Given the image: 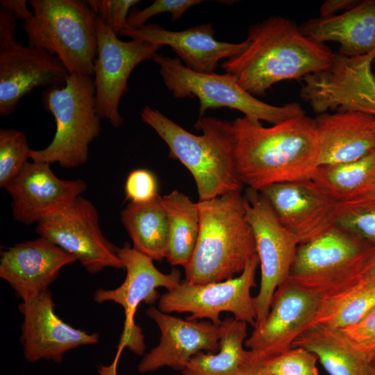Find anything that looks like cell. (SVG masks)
I'll return each mask as SVG.
<instances>
[{
	"label": "cell",
	"mask_w": 375,
	"mask_h": 375,
	"mask_svg": "<svg viewBox=\"0 0 375 375\" xmlns=\"http://www.w3.org/2000/svg\"><path fill=\"white\" fill-rule=\"evenodd\" d=\"M228 152L247 188L311 179L320 145L315 119L306 115L264 127L246 117L233 121L199 118Z\"/></svg>",
	"instance_id": "cell-1"
},
{
	"label": "cell",
	"mask_w": 375,
	"mask_h": 375,
	"mask_svg": "<svg viewBox=\"0 0 375 375\" xmlns=\"http://www.w3.org/2000/svg\"><path fill=\"white\" fill-rule=\"evenodd\" d=\"M246 40L245 49L221 66L252 95L264 94L276 83L320 71L334 55L325 44L304 35L294 21L281 16L251 24Z\"/></svg>",
	"instance_id": "cell-2"
},
{
	"label": "cell",
	"mask_w": 375,
	"mask_h": 375,
	"mask_svg": "<svg viewBox=\"0 0 375 375\" xmlns=\"http://www.w3.org/2000/svg\"><path fill=\"white\" fill-rule=\"evenodd\" d=\"M200 229L197 245L184 267V281L205 284L240 274L256 254L242 192L197 202Z\"/></svg>",
	"instance_id": "cell-3"
},
{
	"label": "cell",
	"mask_w": 375,
	"mask_h": 375,
	"mask_svg": "<svg viewBox=\"0 0 375 375\" xmlns=\"http://www.w3.org/2000/svg\"><path fill=\"white\" fill-rule=\"evenodd\" d=\"M22 26L28 46L56 56L69 74L94 76L97 15L83 0H30Z\"/></svg>",
	"instance_id": "cell-4"
},
{
	"label": "cell",
	"mask_w": 375,
	"mask_h": 375,
	"mask_svg": "<svg viewBox=\"0 0 375 375\" xmlns=\"http://www.w3.org/2000/svg\"><path fill=\"white\" fill-rule=\"evenodd\" d=\"M42 103L54 118L56 133L47 147L32 149L30 158L49 164L58 162L65 168L85 164L89 147L101 132L94 78L69 74L65 85L50 86L44 91Z\"/></svg>",
	"instance_id": "cell-5"
},
{
	"label": "cell",
	"mask_w": 375,
	"mask_h": 375,
	"mask_svg": "<svg viewBox=\"0 0 375 375\" xmlns=\"http://www.w3.org/2000/svg\"><path fill=\"white\" fill-rule=\"evenodd\" d=\"M152 60L159 67L166 88L175 98L199 99V118L204 117L208 109L224 107L238 110L252 120H262L272 125L305 115L297 102L276 106L259 100L244 90L230 74L197 72L187 67L178 58L158 53Z\"/></svg>",
	"instance_id": "cell-6"
},
{
	"label": "cell",
	"mask_w": 375,
	"mask_h": 375,
	"mask_svg": "<svg viewBox=\"0 0 375 375\" xmlns=\"http://www.w3.org/2000/svg\"><path fill=\"white\" fill-rule=\"evenodd\" d=\"M142 121L150 126L169 149V157L178 160L191 173L199 201L240 191V181L228 152L211 131L197 120L194 135L156 108L149 106L141 112Z\"/></svg>",
	"instance_id": "cell-7"
},
{
	"label": "cell",
	"mask_w": 375,
	"mask_h": 375,
	"mask_svg": "<svg viewBox=\"0 0 375 375\" xmlns=\"http://www.w3.org/2000/svg\"><path fill=\"white\" fill-rule=\"evenodd\" d=\"M117 252L126 271V278L115 289L97 290L94 300L99 303L112 301L119 304L124 309L125 320L115 357L108 366L99 367V375H117L119 360L125 347L138 356L144 354V335L134 319L138 306L142 303L151 305L159 299L157 288L162 287L169 291L181 282L178 269H173L169 274L161 272L155 267L152 259L131 247L128 242L117 247Z\"/></svg>",
	"instance_id": "cell-8"
},
{
	"label": "cell",
	"mask_w": 375,
	"mask_h": 375,
	"mask_svg": "<svg viewBox=\"0 0 375 375\" xmlns=\"http://www.w3.org/2000/svg\"><path fill=\"white\" fill-rule=\"evenodd\" d=\"M369 244L333 226L299 244L289 278L326 297L358 281Z\"/></svg>",
	"instance_id": "cell-9"
},
{
	"label": "cell",
	"mask_w": 375,
	"mask_h": 375,
	"mask_svg": "<svg viewBox=\"0 0 375 375\" xmlns=\"http://www.w3.org/2000/svg\"><path fill=\"white\" fill-rule=\"evenodd\" d=\"M259 265L257 253L247 262L238 276L223 281L205 284L190 283L182 280L180 284L162 294L158 308L170 314L190 313L186 319H207L220 325V315L232 313L235 319L255 326L256 312L251 290L256 287V274Z\"/></svg>",
	"instance_id": "cell-10"
},
{
	"label": "cell",
	"mask_w": 375,
	"mask_h": 375,
	"mask_svg": "<svg viewBox=\"0 0 375 375\" xmlns=\"http://www.w3.org/2000/svg\"><path fill=\"white\" fill-rule=\"evenodd\" d=\"M375 51L356 57L334 53L328 66L304 78L300 97L318 115L328 110L375 116Z\"/></svg>",
	"instance_id": "cell-11"
},
{
	"label": "cell",
	"mask_w": 375,
	"mask_h": 375,
	"mask_svg": "<svg viewBox=\"0 0 375 375\" xmlns=\"http://www.w3.org/2000/svg\"><path fill=\"white\" fill-rule=\"evenodd\" d=\"M16 18L0 7V115L12 114L19 101L40 86H61L69 75L62 62L43 49L16 40Z\"/></svg>",
	"instance_id": "cell-12"
},
{
	"label": "cell",
	"mask_w": 375,
	"mask_h": 375,
	"mask_svg": "<svg viewBox=\"0 0 375 375\" xmlns=\"http://www.w3.org/2000/svg\"><path fill=\"white\" fill-rule=\"evenodd\" d=\"M243 197L261 271L259 291L253 297L258 324L268 314L277 288L288 278L299 244L260 191L247 188Z\"/></svg>",
	"instance_id": "cell-13"
},
{
	"label": "cell",
	"mask_w": 375,
	"mask_h": 375,
	"mask_svg": "<svg viewBox=\"0 0 375 375\" xmlns=\"http://www.w3.org/2000/svg\"><path fill=\"white\" fill-rule=\"evenodd\" d=\"M36 233L78 260L90 274L106 267L124 269L117 247L103 235L94 204L78 197L62 210L37 223Z\"/></svg>",
	"instance_id": "cell-14"
},
{
	"label": "cell",
	"mask_w": 375,
	"mask_h": 375,
	"mask_svg": "<svg viewBox=\"0 0 375 375\" xmlns=\"http://www.w3.org/2000/svg\"><path fill=\"white\" fill-rule=\"evenodd\" d=\"M323 298L289 277L277 288L268 314L244 342L259 365L292 347L313 322Z\"/></svg>",
	"instance_id": "cell-15"
},
{
	"label": "cell",
	"mask_w": 375,
	"mask_h": 375,
	"mask_svg": "<svg viewBox=\"0 0 375 375\" xmlns=\"http://www.w3.org/2000/svg\"><path fill=\"white\" fill-rule=\"evenodd\" d=\"M97 55L94 81L97 111L101 119L118 128L124 122L119 111L128 90V79L136 66L152 59L162 46L139 39L123 41L97 17Z\"/></svg>",
	"instance_id": "cell-16"
},
{
	"label": "cell",
	"mask_w": 375,
	"mask_h": 375,
	"mask_svg": "<svg viewBox=\"0 0 375 375\" xmlns=\"http://www.w3.org/2000/svg\"><path fill=\"white\" fill-rule=\"evenodd\" d=\"M54 308L48 289L19 305L24 318L20 342L24 357L29 362L44 359L59 363L68 351L99 342L97 333L67 324L56 314Z\"/></svg>",
	"instance_id": "cell-17"
},
{
	"label": "cell",
	"mask_w": 375,
	"mask_h": 375,
	"mask_svg": "<svg viewBox=\"0 0 375 375\" xmlns=\"http://www.w3.org/2000/svg\"><path fill=\"white\" fill-rule=\"evenodd\" d=\"M146 313L160 331L158 344L144 355L138 366L141 374L162 367L176 371L185 369L198 352L217 353L224 332L223 321L217 325L208 320L183 319L150 306Z\"/></svg>",
	"instance_id": "cell-18"
},
{
	"label": "cell",
	"mask_w": 375,
	"mask_h": 375,
	"mask_svg": "<svg viewBox=\"0 0 375 375\" xmlns=\"http://www.w3.org/2000/svg\"><path fill=\"white\" fill-rule=\"evenodd\" d=\"M260 192L299 244L317 238L334 226L339 201L311 179L272 184Z\"/></svg>",
	"instance_id": "cell-19"
},
{
	"label": "cell",
	"mask_w": 375,
	"mask_h": 375,
	"mask_svg": "<svg viewBox=\"0 0 375 375\" xmlns=\"http://www.w3.org/2000/svg\"><path fill=\"white\" fill-rule=\"evenodd\" d=\"M86 188L84 181L60 179L49 163L32 160L6 190L12 198L13 219L28 225L62 210Z\"/></svg>",
	"instance_id": "cell-20"
},
{
	"label": "cell",
	"mask_w": 375,
	"mask_h": 375,
	"mask_svg": "<svg viewBox=\"0 0 375 375\" xmlns=\"http://www.w3.org/2000/svg\"><path fill=\"white\" fill-rule=\"evenodd\" d=\"M75 261L60 247L40 237L1 251L0 277L26 301L47 290L61 269Z\"/></svg>",
	"instance_id": "cell-21"
},
{
	"label": "cell",
	"mask_w": 375,
	"mask_h": 375,
	"mask_svg": "<svg viewBox=\"0 0 375 375\" xmlns=\"http://www.w3.org/2000/svg\"><path fill=\"white\" fill-rule=\"evenodd\" d=\"M210 24L172 31L156 24H147L138 28L124 27L119 35L151 43L169 46L189 69L201 73L215 72L219 62L242 52L247 40L234 43L218 41Z\"/></svg>",
	"instance_id": "cell-22"
},
{
	"label": "cell",
	"mask_w": 375,
	"mask_h": 375,
	"mask_svg": "<svg viewBox=\"0 0 375 375\" xmlns=\"http://www.w3.org/2000/svg\"><path fill=\"white\" fill-rule=\"evenodd\" d=\"M315 121L320 145L319 165L356 160L375 150L374 115L326 112L318 115Z\"/></svg>",
	"instance_id": "cell-23"
},
{
	"label": "cell",
	"mask_w": 375,
	"mask_h": 375,
	"mask_svg": "<svg viewBox=\"0 0 375 375\" xmlns=\"http://www.w3.org/2000/svg\"><path fill=\"white\" fill-rule=\"evenodd\" d=\"M299 27L318 42H338L339 53L346 56L369 54L375 51V0L359 1L341 14L310 19Z\"/></svg>",
	"instance_id": "cell-24"
},
{
	"label": "cell",
	"mask_w": 375,
	"mask_h": 375,
	"mask_svg": "<svg viewBox=\"0 0 375 375\" xmlns=\"http://www.w3.org/2000/svg\"><path fill=\"white\" fill-rule=\"evenodd\" d=\"M312 353L330 375H371V360L337 328L315 324L293 342Z\"/></svg>",
	"instance_id": "cell-25"
},
{
	"label": "cell",
	"mask_w": 375,
	"mask_h": 375,
	"mask_svg": "<svg viewBox=\"0 0 375 375\" xmlns=\"http://www.w3.org/2000/svg\"><path fill=\"white\" fill-rule=\"evenodd\" d=\"M224 332L217 353L198 352L182 370V375H244L258 365L244 349L247 324L234 317L223 320Z\"/></svg>",
	"instance_id": "cell-26"
},
{
	"label": "cell",
	"mask_w": 375,
	"mask_h": 375,
	"mask_svg": "<svg viewBox=\"0 0 375 375\" xmlns=\"http://www.w3.org/2000/svg\"><path fill=\"white\" fill-rule=\"evenodd\" d=\"M121 220L135 250L153 260L166 258L169 224L161 196L145 203L130 202L122 211Z\"/></svg>",
	"instance_id": "cell-27"
},
{
	"label": "cell",
	"mask_w": 375,
	"mask_h": 375,
	"mask_svg": "<svg viewBox=\"0 0 375 375\" xmlns=\"http://www.w3.org/2000/svg\"><path fill=\"white\" fill-rule=\"evenodd\" d=\"M169 224V244L166 259L183 268L194 251L200 229L197 203L185 194L174 190L161 197Z\"/></svg>",
	"instance_id": "cell-28"
},
{
	"label": "cell",
	"mask_w": 375,
	"mask_h": 375,
	"mask_svg": "<svg viewBox=\"0 0 375 375\" xmlns=\"http://www.w3.org/2000/svg\"><path fill=\"white\" fill-rule=\"evenodd\" d=\"M375 175V150L356 160L317 167L311 180L339 202L361 197Z\"/></svg>",
	"instance_id": "cell-29"
},
{
	"label": "cell",
	"mask_w": 375,
	"mask_h": 375,
	"mask_svg": "<svg viewBox=\"0 0 375 375\" xmlns=\"http://www.w3.org/2000/svg\"><path fill=\"white\" fill-rule=\"evenodd\" d=\"M374 307L375 283L358 281L324 297L309 327L320 324L343 329L358 323Z\"/></svg>",
	"instance_id": "cell-30"
},
{
	"label": "cell",
	"mask_w": 375,
	"mask_h": 375,
	"mask_svg": "<svg viewBox=\"0 0 375 375\" xmlns=\"http://www.w3.org/2000/svg\"><path fill=\"white\" fill-rule=\"evenodd\" d=\"M334 226L369 245L375 244V197L339 202Z\"/></svg>",
	"instance_id": "cell-31"
},
{
	"label": "cell",
	"mask_w": 375,
	"mask_h": 375,
	"mask_svg": "<svg viewBox=\"0 0 375 375\" xmlns=\"http://www.w3.org/2000/svg\"><path fill=\"white\" fill-rule=\"evenodd\" d=\"M31 150L22 131L0 130L1 188H6L19 175L30 158Z\"/></svg>",
	"instance_id": "cell-32"
},
{
	"label": "cell",
	"mask_w": 375,
	"mask_h": 375,
	"mask_svg": "<svg viewBox=\"0 0 375 375\" xmlns=\"http://www.w3.org/2000/svg\"><path fill=\"white\" fill-rule=\"evenodd\" d=\"M317 360L312 352L302 347H292L258 367L268 375H318Z\"/></svg>",
	"instance_id": "cell-33"
},
{
	"label": "cell",
	"mask_w": 375,
	"mask_h": 375,
	"mask_svg": "<svg viewBox=\"0 0 375 375\" xmlns=\"http://www.w3.org/2000/svg\"><path fill=\"white\" fill-rule=\"evenodd\" d=\"M201 0H156L150 6L135 10L128 15L125 27L138 28L146 24L151 17L169 12L173 21L180 18L190 8L198 5Z\"/></svg>",
	"instance_id": "cell-34"
},
{
	"label": "cell",
	"mask_w": 375,
	"mask_h": 375,
	"mask_svg": "<svg viewBox=\"0 0 375 375\" xmlns=\"http://www.w3.org/2000/svg\"><path fill=\"white\" fill-rule=\"evenodd\" d=\"M96 14L112 31L119 35L126 26L130 9L138 0H87Z\"/></svg>",
	"instance_id": "cell-35"
},
{
	"label": "cell",
	"mask_w": 375,
	"mask_h": 375,
	"mask_svg": "<svg viewBox=\"0 0 375 375\" xmlns=\"http://www.w3.org/2000/svg\"><path fill=\"white\" fill-rule=\"evenodd\" d=\"M126 199L133 203H145L157 197L158 182L149 170L137 169L131 172L126 180Z\"/></svg>",
	"instance_id": "cell-36"
},
{
	"label": "cell",
	"mask_w": 375,
	"mask_h": 375,
	"mask_svg": "<svg viewBox=\"0 0 375 375\" xmlns=\"http://www.w3.org/2000/svg\"><path fill=\"white\" fill-rule=\"evenodd\" d=\"M340 330L372 360L375 356V307L358 323Z\"/></svg>",
	"instance_id": "cell-37"
},
{
	"label": "cell",
	"mask_w": 375,
	"mask_h": 375,
	"mask_svg": "<svg viewBox=\"0 0 375 375\" xmlns=\"http://www.w3.org/2000/svg\"><path fill=\"white\" fill-rule=\"evenodd\" d=\"M358 281L375 283V244L369 245L367 249Z\"/></svg>",
	"instance_id": "cell-38"
},
{
	"label": "cell",
	"mask_w": 375,
	"mask_h": 375,
	"mask_svg": "<svg viewBox=\"0 0 375 375\" xmlns=\"http://www.w3.org/2000/svg\"><path fill=\"white\" fill-rule=\"evenodd\" d=\"M359 1L354 0H327L320 8L321 17L336 15L342 10L347 11L354 7Z\"/></svg>",
	"instance_id": "cell-39"
},
{
	"label": "cell",
	"mask_w": 375,
	"mask_h": 375,
	"mask_svg": "<svg viewBox=\"0 0 375 375\" xmlns=\"http://www.w3.org/2000/svg\"><path fill=\"white\" fill-rule=\"evenodd\" d=\"M0 6L9 10L16 19L24 22L28 19L33 14L28 9L26 0H1Z\"/></svg>",
	"instance_id": "cell-40"
},
{
	"label": "cell",
	"mask_w": 375,
	"mask_h": 375,
	"mask_svg": "<svg viewBox=\"0 0 375 375\" xmlns=\"http://www.w3.org/2000/svg\"><path fill=\"white\" fill-rule=\"evenodd\" d=\"M361 197H375V175L367 191Z\"/></svg>",
	"instance_id": "cell-41"
},
{
	"label": "cell",
	"mask_w": 375,
	"mask_h": 375,
	"mask_svg": "<svg viewBox=\"0 0 375 375\" xmlns=\"http://www.w3.org/2000/svg\"><path fill=\"white\" fill-rule=\"evenodd\" d=\"M244 375H268V374L263 372L262 370H260L258 366L251 369L250 371H249Z\"/></svg>",
	"instance_id": "cell-42"
},
{
	"label": "cell",
	"mask_w": 375,
	"mask_h": 375,
	"mask_svg": "<svg viewBox=\"0 0 375 375\" xmlns=\"http://www.w3.org/2000/svg\"><path fill=\"white\" fill-rule=\"evenodd\" d=\"M371 375H375V356L371 360Z\"/></svg>",
	"instance_id": "cell-43"
},
{
	"label": "cell",
	"mask_w": 375,
	"mask_h": 375,
	"mask_svg": "<svg viewBox=\"0 0 375 375\" xmlns=\"http://www.w3.org/2000/svg\"><path fill=\"white\" fill-rule=\"evenodd\" d=\"M374 134H375V124H374Z\"/></svg>",
	"instance_id": "cell-44"
}]
</instances>
